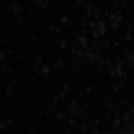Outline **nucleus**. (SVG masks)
<instances>
[]
</instances>
